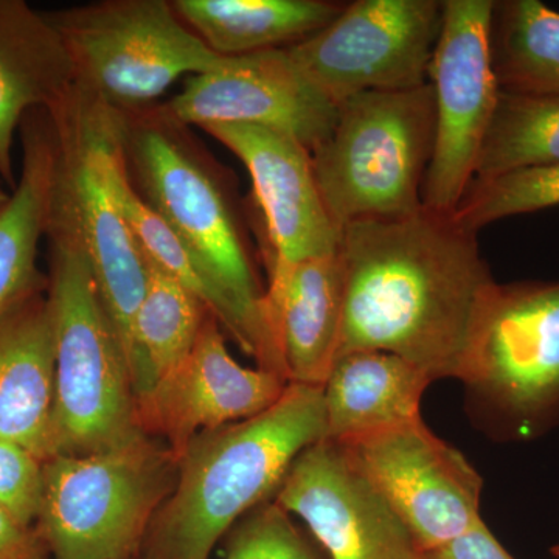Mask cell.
I'll list each match as a JSON object with an SVG mask.
<instances>
[{"instance_id":"6da1fadb","label":"cell","mask_w":559,"mask_h":559,"mask_svg":"<svg viewBox=\"0 0 559 559\" xmlns=\"http://www.w3.org/2000/svg\"><path fill=\"white\" fill-rule=\"evenodd\" d=\"M340 355L385 352L432 378L462 377L481 307L496 285L476 234L423 207L341 230ZM337 355V356H340Z\"/></svg>"},{"instance_id":"7a4b0ae2","label":"cell","mask_w":559,"mask_h":559,"mask_svg":"<svg viewBox=\"0 0 559 559\" xmlns=\"http://www.w3.org/2000/svg\"><path fill=\"white\" fill-rule=\"evenodd\" d=\"M121 148L140 197L229 301L240 322L242 352L259 369L288 381L267 325L266 289L261 288L248 235L218 167L164 105L123 114Z\"/></svg>"},{"instance_id":"3957f363","label":"cell","mask_w":559,"mask_h":559,"mask_svg":"<svg viewBox=\"0 0 559 559\" xmlns=\"http://www.w3.org/2000/svg\"><path fill=\"white\" fill-rule=\"evenodd\" d=\"M320 440L323 390L296 382L255 417L194 437L180 452L175 488L151 524L145 559H209L246 514L270 502L296 459Z\"/></svg>"},{"instance_id":"277c9868","label":"cell","mask_w":559,"mask_h":559,"mask_svg":"<svg viewBox=\"0 0 559 559\" xmlns=\"http://www.w3.org/2000/svg\"><path fill=\"white\" fill-rule=\"evenodd\" d=\"M55 347V455L119 450L143 437L130 367L83 250L47 227ZM53 455V457H55Z\"/></svg>"},{"instance_id":"5b68a950","label":"cell","mask_w":559,"mask_h":559,"mask_svg":"<svg viewBox=\"0 0 559 559\" xmlns=\"http://www.w3.org/2000/svg\"><path fill=\"white\" fill-rule=\"evenodd\" d=\"M433 139L429 83L364 92L337 105L333 131L311 151L316 182L337 230L356 221L418 213Z\"/></svg>"},{"instance_id":"8992f818","label":"cell","mask_w":559,"mask_h":559,"mask_svg":"<svg viewBox=\"0 0 559 559\" xmlns=\"http://www.w3.org/2000/svg\"><path fill=\"white\" fill-rule=\"evenodd\" d=\"M460 381L495 439H538L559 425V282H496Z\"/></svg>"},{"instance_id":"52a82bcc","label":"cell","mask_w":559,"mask_h":559,"mask_svg":"<svg viewBox=\"0 0 559 559\" xmlns=\"http://www.w3.org/2000/svg\"><path fill=\"white\" fill-rule=\"evenodd\" d=\"M178 477V457L146 436L44 462L38 535L55 559H135Z\"/></svg>"},{"instance_id":"ba28073f","label":"cell","mask_w":559,"mask_h":559,"mask_svg":"<svg viewBox=\"0 0 559 559\" xmlns=\"http://www.w3.org/2000/svg\"><path fill=\"white\" fill-rule=\"evenodd\" d=\"M46 16L68 50L73 86L121 114L153 106L182 76L213 72L227 60L167 0H100Z\"/></svg>"},{"instance_id":"9c48e42d","label":"cell","mask_w":559,"mask_h":559,"mask_svg":"<svg viewBox=\"0 0 559 559\" xmlns=\"http://www.w3.org/2000/svg\"><path fill=\"white\" fill-rule=\"evenodd\" d=\"M102 109L103 103L75 86L46 109L53 138L47 227L68 231L83 250L132 373V323L148 283V260L103 176Z\"/></svg>"},{"instance_id":"30bf717a","label":"cell","mask_w":559,"mask_h":559,"mask_svg":"<svg viewBox=\"0 0 559 559\" xmlns=\"http://www.w3.org/2000/svg\"><path fill=\"white\" fill-rule=\"evenodd\" d=\"M495 0H443V24L429 68L436 139L423 207L454 215L474 179L499 98L492 68Z\"/></svg>"},{"instance_id":"8fae6325","label":"cell","mask_w":559,"mask_h":559,"mask_svg":"<svg viewBox=\"0 0 559 559\" xmlns=\"http://www.w3.org/2000/svg\"><path fill=\"white\" fill-rule=\"evenodd\" d=\"M441 24L440 0H356L286 51L337 106L364 92L428 84Z\"/></svg>"},{"instance_id":"7c38bea8","label":"cell","mask_w":559,"mask_h":559,"mask_svg":"<svg viewBox=\"0 0 559 559\" xmlns=\"http://www.w3.org/2000/svg\"><path fill=\"white\" fill-rule=\"evenodd\" d=\"M341 443L388 498L421 554L447 546L484 521V479L423 418Z\"/></svg>"},{"instance_id":"4fadbf2b","label":"cell","mask_w":559,"mask_h":559,"mask_svg":"<svg viewBox=\"0 0 559 559\" xmlns=\"http://www.w3.org/2000/svg\"><path fill=\"white\" fill-rule=\"evenodd\" d=\"M274 502L307 524L329 559H425L388 498L341 441L320 440L301 452Z\"/></svg>"},{"instance_id":"5bb4252c","label":"cell","mask_w":559,"mask_h":559,"mask_svg":"<svg viewBox=\"0 0 559 559\" xmlns=\"http://www.w3.org/2000/svg\"><path fill=\"white\" fill-rule=\"evenodd\" d=\"M165 109L183 127L253 124L285 132L318 148L337 119V106L286 49L227 57L221 68L190 76Z\"/></svg>"},{"instance_id":"9a60e30c","label":"cell","mask_w":559,"mask_h":559,"mask_svg":"<svg viewBox=\"0 0 559 559\" xmlns=\"http://www.w3.org/2000/svg\"><path fill=\"white\" fill-rule=\"evenodd\" d=\"M245 165L261 210L267 275L337 252L341 231L323 204L311 151L293 135L253 124L202 128Z\"/></svg>"},{"instance_id":"2e32d148","label":"cell","mask_w":559,"mask_h":559,"mask_svg":"<svg viewBox=\"0 0 559 559\" xmlns=\"http://www.w3.org/2000/svg\"><path fill=\"white\" fill-rule=\"evenodd\" d=\"M288 384L277 373L231 358L218 320L209 314L190 355L135 401L140 429L179 457L200 433L270 409Z\"/></svg>"},{"instance_id":"e0dca14e","label":"cell","mask_w":559,"mask_h":559,"mask_svg":"<svg viewBox=\"0 0 559 559\" xmlns=\"http://www.w3.org/2000/svg\"><path fill=\"white\" fill-rule=\"evenodd\" d=\"M264 311L288 381L322 388L341 348L340 253L300 261L270 277Z\"/></svg>"},{"instance_id":"ac0fdd59","label":"cell","mask_w":559,"mask_h":559,"mask_svg":"<svg viewBox=\"0 0 559 559\" xmlns=\"http://www.w3.org/2000/svg\"><path fill=\"white\" fill-rule=\"evenodd\" d=\"M75 84L60 33L25 0H0V178L16 187L13 148L25 117L61 102Z\"/></svg>"},{"instance_id":"d6986e66","label":"cell","mask_w":559,"mask_h":559,"mask_svg":"<svg viewBox=\"0 0 559 559\" xmlns=\"http://www.w3.org/2000/svg\"><path fill=\"white\" fill-rule=\"evenodd\" d=\"M55 347L49 300L33 294L0 319V440L55 455Z\"/></svg>"},{"instance_id":"ffe728a7","label":"cell","mask_w":559,"mask_h":559,"mask_svg":"<svg viewBox=\"0 0 559 559\" xmlns=\"http://www.w3.org/2000/svg\"><path fill=\"white\" fill-rule=\"evenodd\" d=\"M430 382L426 371L392 353L337 356L322 385L325 440H356L421 418Z\"/></svg>"},{"instance_id":"44dd1931","label":"cell","mask_w":559,"mask_h":559,"mask_svg":"<svg viewBox=\"0 0 559 559\" xmlns=\"http://www.w3.org/2000/svg\"><path fill=\"white\" fill-rule=\"evenodd\" d=\"M21 138V178L0 209V319L49 285L38 270L53 179V138L46 109L25 117Z\"/></svg>"},{"instance_id":"7402d4cb","label":"cell","mask_w":559,"mask_h":559,"mask_svg":"<svg viewBox=\"0 0 559 559\" xmlns=\"http://www.w3.org/2000/svg\"><path fill=\"white\" fill-rule=\"evenodd\" d=\"M171 5L221 57L288 49L325 28L344 9L326 0H175Z\"/></svg>"},{"instance_id":"603a6c76","label":"cell","mask_w":559,"mask_h":559,"mask_svg":"<svg viewBox=\"0 0 559 559\" xmlns=\"http://www.w3.org/2000/svg\"><path fill=\"white\" fill-rule=\"evenodd\" d=\"M209 314L189 289L148 261V283L132 323L135 401L190 355Z\"/></svg>"},{"instance_id":"cb8c5ba5","label":"cell","mask_w":559,"mask_h":559,"mask_svg":"<svg viewBox=\"0 0 559 559\" xmlns=\"http://www.w3.org/2000/svg\"><path fill=\"white\" fill-rule=\"evenodd\" d=\"M491 51L500 90L559 94V13L546 3L496 2Z\"/></svg>"},{"instance_id":"d4e9b609","label":"cell","mask_w":559,"mask_h":559,"mask_svg":"<svg viewBox=\"0 0 559 559\" xmlns=\"http://www.w3.org/2000/svg\"><path fill=\"white\" fill-rule=\"evenodd\" d=\"M558 164L559 94L500 90L473 183Z\"/></svg>"},{"instance_id":"484cf974","label":"cell","mask_w":559,"mask_h":559,"mask_svg":"<svg viewBox=\"0 0 559 559\" xmlns=\"http://www.w3.org/2000/svg\"><path fill=\"white\" fill-rule=\"evenodd\" d=\"M555 205H559V164L507 173L473 183L452 218L462 229L477 234L496 221Z\"/></svg>"},{"instance_id":"4316f807","label":"cell","mask_w":559,"mask_h":559,"mask_svg":"<svg viewBox=\"0 0 559 559\" xmlns=\"http://www.w3.org/2000/svg\"><path fill=\"white\" fill-rule=\"evenodd\" d=\"M223 559H329L277 502H264L229 532Z\"/></svg>"},{"instance_id":"83f0119b","label":"cell","mask_w":559,"mask_h":559,"mask_svg":"<svg viewBox=\"0 0 559 559\" xmlns=\"http://www.w3.org/2000/svg\"><path fill=\"white\" fill-rule=\"evenodd\" d=\"M44 487L43 460L21 444L0 440V509L32 528L43 509Z\"/></svg>"},{"instance_id":"f1b7e54d","label":"cell","mask_w":559,"mask_h":559,"mask_svg":"<svg viewBox=\"0 0 559 559\" xmlns=\"http://www.w3.org/2000/svg\"><path fill=\"white\" fill-rule=\"evenodd\" d=\"M425 559H514L495 538L484 521L466 535L428 554Z\"/></svg>"},{"instance_id":"f546056e","label":"cell","mask_w":559,"mask_h":559,"mask_svg":"<svg viewBox=\"0 0 559 559\" xmlns=\"http://www.w3.org/2000/svg\"><path fill=\"white\" fill-rule=\"evenodd\" d=\"M44 549L38 532L0 509V559H46Z\"/></svg>"},{"instance_id":"4dcf8cb0","label":"cell","mask_w":559,"mask_h":559,"mask_svg":"<svg viewBox=\"0 0 559 559\" xmlns=\"http://www.w3.org/2000/svg\"><path fill=\"white\" fill-rule=\"evenodd\" d=\"M10 193H7L5 190H2V187H0V209L3 207V205L7 204V201H9Z\"/></svg>"},{"instance_id":"1f68e13d","label":"cell","mask_w":559,"mask_h":559,"mask_svg":"<svg viewBox=\"0 0 559 559\" xmlns=\"http://www.w3.org/2000/svg\"><path fill=\"white\" fill-rule=\"evenodd\" d=\"M550 555L555 559H559V544H557V546L551 547Z\"/></svg>"},{"instance_id":"d6a6232c","label":"cell","mask_w":559,"mask_h":559,"mask_svg":"<svg viewBox=\"0 0 559 559\" xmlns=\"http://www.w3.org/2000/svg\"><path fill=\"white\" fill-rule=\"evenodd\" d=\"M135 559H140V558H135Z\"/></svg>"}]
</instances>
